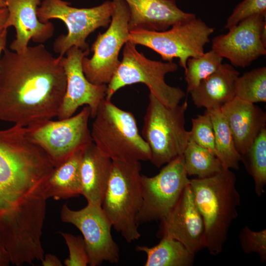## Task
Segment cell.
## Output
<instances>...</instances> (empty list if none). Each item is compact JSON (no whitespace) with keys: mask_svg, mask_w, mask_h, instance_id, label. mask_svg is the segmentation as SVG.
<instances>
[{"mask_svg":"<svg viewBox=\"0 0 266 266\" xmlns=\"http://www.w3.org/2000/svg\"><path fill=\"white\" fill-rule=\"evenodd\" d=\"M62 57L43 44L0 59V119L27 127L57 116L66 86Z\"/></svg>","mask_w":266,"mask_h":266,"instance_id":"cell-1","label":"cell"},{"mask_svg":"<svg viewBox=\"0 0 266 266\" xmlns=\"http://www.w3.org/2000/svg\"><path fill=\"white\" fill-rule=\"evenodd\" d=\"M54 166L26 127L0 131V224L28 213L43 198Z\"/></svg>","mask_w":266,"mask_h":266,"instance_id":"cell-2","label":"cell"},{"mask_svg":"<svg viewBox=\"0 0 266 266\" xmlns=\"http://www.w3.org/2000/svg\"><path fill=\"white\" fill-rule=\"evenodd\" d=\"M236 177L230 169L203 178L190 179L197 207L204 224V247L216 256L222 252L230 227L237 217L241 198Z\"/></svg>","mask_w":266,"mask_h":266,"instance_id":"cell-3","label":"cell"},{"mask_svg":"<svg viewBox=\"0 0 266 266\" xmlns=\"http://www.w3.org/2000/svg\"><path fill=\"white\" fill-rule=\"evenodd\" d=\"M91 134L100 152L112 161H149L150 148L140 134L131 112L104 99L94 117Z\"/></svg>","mask_w":266,"mask_h":266,"instance_id":"cell-4","label":"cell"},{"mask_svg":"<svg viewBox=\"0 0 266 266\" xmlns=\"http://www.w3.org/2000/svg\"><path fill=\"white\" fill-rule=\"evenodd\" d=\"M140 162L112 161L101 204L112 227L131 243L138 239L137 217L142 204Z\"/></svg>","mask_w":266,"mask_h":266,"instance_id":"cell-5","label":"cell"},{"mask_svg":"<svg viewBox=\"0 0 266 266\" xmlns=\"http://www.w3.org/2000/svg\"><path fill=\"white\" fill-rule=\"evenodd\" d=\"M187 107V100L168 107L149 93L141 136L150 149L149 161L157 167L183 155L190 138L185 127Z\"/></svg>","mask_w":266,"mask_h":266,"instance_id":"cell-6","label":"cell"},{"mask_svg":"<svg viewBox=\"0 0 266 266\" xmlns=\"http://www.w3.org/2000/svg\"><path fill=\"white\" fill-rule=\"evenodd\" d=\"M135 45L129 41L125 44L123 59L107 86L105 99L110 100L123 87L141 83L165 105L173 107L179 104L185 93L179 87L168 85L165 79L166 74L178 69V65L173 62L148 59L136 50Z\"/></svg>","mask_w":266,"mask_h":266,"instance_id":"cell-7","label":"cell"},{"mask_svg":"<svg viewBox=\"0 0 266 266\" xmlns=\"http://www.w3.org/2000/svg\"><path fill=\"white\" fill-rule=\"evenodd\" d=\"M113 9V2L109 0L93 7L76 8L63 0H43L37 14L41 22L58 19L66 24L67 34L59 36L53 43L54 51L63 57L73 46L83 51L89 50L87 37L98 28L109 25Z\"/></svg>","mask_w":266,"mask_h":266,"instance_id":"cell-8","label":"cell"},{"mask_svg":"<svg viewBox=\"0 0 266 266\" xmlns=\"http://www.w3.org/2000/svg\"><path fill=\"white\" fill-rule=\"evenodd\" d=\"M214 30L196 17L164 31L130 32L128 41L151 49L164 61L172 62L174 58H178L180 66L185 70L189 58L204 54V47L209 42Z\"/></svg>","mask_w":266,"mask_h":266,"instance_id":"cell-9","label":"cell"},{"mask_svg":"<svg viewBox=\"0 0 266 266\" xmlns=\"http://www.w3.org/2000/svg\"><path fill=\"white\" fill-rule=\"evenodd\" d=\"M90 117V109L85 106L69 118L27 127V134L45 152L55 167L93 142L88 127Z\"/></svg>","mask_w":266,"mask_h":266,"instance_id":"cell-10","label":"cell"},{"mask_svg":"<svg viewBox=\"0 0 266 266\" xmlns=\"http://www.w3.org/2000/svg\"><path fill=\"white\" fill-rule=\"evenodd\" d=\"M113 9L110 25L99 33L91 47L93 52L89 59L83 58V72L86 78L96 85L106 84L111 80L121 61L119 52L128 41L129 10L124 0H112Z\"/></svg>","mask_w":266,"mask_h":266,"instance_id":"cell-11","label":"cell"},{"mask_svg":"<svg viewBox=\"0 0 266 266\" xmlns=\"http://www.w3.org/2000/svg\"><path fill=\"white\" fill-rule=\"evenodd\" d=\"M166 164L155 176L141 175L142 204L137 217L138 225L165 218L190 183L183 155Z\"/></svg>","mask_w":266,"mask_h":266,"instance_id":"cell-12","label":"cell"},{"mask_svg":"<svg viewBox=\"0 0 266 266\" xmlns=\"http://www.w3.org/2000/svg\"><path fill=\"white\" fill-rule=\"evenodd\" d=\"M60 217L65 223L75 226L82 233L89 257V265L98 266L103 262L116 263L119 249L111 235L112 224L101 206L87 204L74 210L67 204L62 207Z\"/></svg>","mask_w":266,"mask_h":266,"instance_id":"cell-13","label":"cell"},{"mask_svg":"<svg viewBox=\"0 0 266 266\" xmlns=\"http://www.w3.org/2000/svg\"><path fill=\"white\" fill-rule=\"evenodd\" d=\"M212 39V50L232 66H249L266 54V15L251 16Z\"/></svg>","mask_w":266,"mask_h":266,"instance_id":"cell-14","label":"cell"},{"mask_svg":"<svg viewBox=\"0 0 266 266\" xmlns=\"http://www.w3.org/2000/svg\"><path fill=\"white\" fill-rule=\"evenodd\" d=\"M89 50L83 51L73 46L62 57V62L66 78V93L57 115L59 120L69 118L82 105L89 106L91 117L94 118L102 100L105 98L107 86L96 85L86 77L82 62L89 54Z\"/></svg>","mask_w":266,"mask_h":266,"instance_id":"cell-15","label":"cell"},{"mask_svg":"<svg viewBox=\"0 0 266 266\" xmlns=\"http://www.w3.org/2000/svg\"><path fill=\"white\" fill-rule=\"evenodd\" d=\"M204 231L203 219L189 184L171 211L161 220L158 235L179 241L195 255L204 248Z\"/></svg>","mask_w":266,"mask_h":266,"instance_id":"cell-16","label":"cell"},{"mask_svg":"<svg viewBox=\"0 0 266 266\" xmlns=\"http://www.w3.org/2000/svg\"><path fill=\"white\" fill-rule=\"evenodd\" d=\"M8 16L4 29L13 26L16 37L10 45V49L20 53L29 46L30 40L42 44L53 35L54 27L49 21H39L37 10L40 0H5Z\"/></svg>","mask_w":266,"mask_h":266,"instance_id":"cell-17","label":"cell"},{"mask_svg":"<svg viewBox=\"0 0 266 266\" xmlns=\"http://www.w3.org/2000/svg\"><path fill=\"white\" fill-rule=\"evenodd\" d=\"M129 10V32H161L196 17L180 9L176 0H124Z\"/></svg>","mask_w":266,"mask_h":266,"instance_id":"cell-18","label":"cell"},{"mask_svg":"<svg viewBox=\"0 0 266 266\" xmlns=\"http://www.w3.org/2000/svg\"><path fill=\"white\" fill-rule=\"evenodd\" d=\"M220 110L229 126L236 150L244 156L262 129L266 128V113L254 103L236 97L223 106Z\"/></svg>","mask_w":266,"mask_h":266,"instance_id":"cell-19","label":"cell"},{"mask_svg":"<svg viewBox=\"0 0 266 266\" xmlns=\"http://www.w3.org/2000/svg\"><path fill=\"white\" fill-rule=\"evenodd\" d=\"M112 164V161L102 155L93 142L84 149L80 166L81 195L88 204L101 206Z\"/></svg>","mask_w":266,"mask_h":266,"instance_id":"cell-20","label":"cell"},{"mask_svg":"<svg viewBox=\"0 0 266 266\" xmlns=\"http://www.w3.org/2000/svg\"><path fill=\"white\" fill-rule=\"evenodd\" d=\"M239 75L233 66L222 64L189 93L193 103L206 110L220 109L235 97V82Z\"/></svg>","mask_w":266,"mask_h":266,"instance_id":"cell-21","label":"cell"},{"mask_svg":"<svg viewBox=\"0 0 266 266\" xmlns=\"http://www.w3.org/2000/svg\"><path fill=\"white\" fill-rule=\"evenodd\" d=\"M84 149L77 151L54 167L45 185L47 200L66 199L81 195L80 166Z\"/></svg>","mask_w":266,"mask_h":266,"instance_id":"cell-22","label":"cell"},{"mask_svg":"<svg viewBox=\"0 0 266 266\" xmlns=\"http://www.w3.org/2000/svg\"><path fill=\"white\" fill-rule=\"evenodd\" d=\"M136 250L146 253L145 266H190L193 263L194 255L179 241L167 236L162 237L152 247L137 246Z\"/></svg>","mask_w":266,"mask_h":266,"instance_id":"cell-23","label":"cell"},{"mask_svg":"<svg viewBox=\"0 0 266 266\" xmlns=\"http://www.w3.org/2000/svg\"><path fill=\"white\" fill-rule=\"evenodd\" d=\"M212 122L216 156L225 169H238L243 156L236 149L227 122L219 109L207 110Z\"/></svg>","mask_w":266,"mask_h":266,"instance_id":"cell-24","label":"cell"},{"mask_svg":"<svg viewBox=\"0 0 266 266\" xmlns=\"http://www.w3.org/2000/svg\"><path fill=\"white\" fill-rule=\"evenodd\" d=\"M188 176L203 178L224 169L219 159L213 153L189 140L183 154Z\"/></svg>","mask_w":266,"mask_h":266,"instance_id":"cell-25","label":"cell"},{"mask_svg":"<svg viewBox=\"0 0 266 266\" xmlns=\"http://www.w3.org/2000/svg\"><path fill=\"white\" fill-rule=\"evenodd\" d=\"M235 97L255 103L266 101V67L255 68L236 79Z\"/></svg>","mask_w":266,"mask_h":266,"instance_id":"cell-26","label":"cell"},{"mask_svg":"<svg viewBox=\"0 0 266 266\" xmlns=\"http://www.w3.org/2000/svg\"><path fill=\"white\" fill-rule=\"evenodd\" d=\"M222 58L213 50L198 57L189 58L186 63L185 79L187 84V92L190 93L200 82L215 72L222 64Z\"/></svg>","mask_w":266,"mask_h":266,"instance_id":"cell-27","label":"cell"},{"mask_svg":"<svg viewBox=\"0 0 266 266\" xmlns=\"http://www.w3.org/2000/svg\"><path fill=\"white\" fill-rule=\"evenodd\" d=\"M245 155L248 156L245 165L254 180L255 193L261 197L265 193L266 184V128L261 131Z\"/></svg>","mask_w":266,"mask_h":266,"instance_id":"cell-28","label":"cell"},{"mask_svg":"<svg viewBox=\"0 0 266 266\" xmlns=\"http://www.w3.org/2000/svg\"><path fill=\"white\" fill-rule=\"evenodd\" d=\"M192 123L189 140L216 155L213 127L208 111L206 110L203 114L198 115L196 118H192Z\"/></svg>","mask_w":266,"mask_h":266,"instance_id":"cell-29","label":"cell"},{"mask_svg":"<svg viewBox=\"0 0 266 266\" xmlns=\"http://www.w3.org/2000/svg\"><path fill=\"white\" fill-rule=\"evenodd\" d=\"M239 239L244 253H256L261 262L266 261V229L256 232L245 226L239 233Z\"/></svg>","mask_w":266,"mask_h":266,"instance_id":"cell-30","label":"cell"},{"mask_svg":"<svg viewBox=\"0 0 266 266\" xmlns=\"http://www.w3.org/2000/svg\"><path fill=\"white\" fill-rule=\"evenodd\" d=\"M69 250V257L64 261L66 266H86L89 257L85 241L82 236L60 232Z\"/></svg>","mask_w":266,"mask_h":266,"instance_id":"cell-31","label":"cell"},{"mask_svg":"<svg viewBox=\"0 0 266 266\" xmlns=\"http://www.w3.org/2000/svg\"><path fill=\"white\" fill-rule=\"evenodd\" d=\"M266 15V0H243L237 4L228 18L225 29H230L254 15Z\"/></svg>","mask_w":266,"mask_h":266,"instance_id":"cell-32","label":"cell"},{"mask_svg":"<svg viewBox=\"0 0 266 266\" xmlns=\"http://www.w3.org/2000/svg\"><path fill=\"white\" fill-rule=\"evenodd\" d=\"M43 266H62L61 260L55 255L47 254L44 256L41 261Z\"/></svg>","mask_w":266,"mask_h":266,"instance_id":"cell-33","label":"cell"},{"mask_svg":"<svg viewBox=\"0 0 266 266\" xmlns=\"http://www.w3.org/2000/svg\"><path fill=\"white\" fill-rule=\"evenodd\" d=\"M10 263L11 260L8 252L0 245V266H8Z\"/></svg>","mask_w":266,"mask_h":266,"instance_id":"cell-34","label":"cell"},{"mask_svg":"<svg viewBox=\"0 0 266 266\" xmlns=\"http://www.w3.org/2000/svg\"><path fill=\"white\" fill-rule=\"evenodd\" d=\"M7 35V29H4L0 33V59L2 52L5 48Z\"/></svg>","mask_w":266,"mask_h":266,"instance_id":"cell-35","label":"cell"},{"mask_svg":"<svg viewBox=\"0 0 266 266\" xmlns=\"http://www.w3.org/2000/svg\"><path fill=\"white\" fill-rule=\"evenodd\" d=\"M8 16L7 8L0 9V33L4 29V25Z\"/></svg>","mask_w":266,"mask_h":266,"instance_id":"cell-36","label":"cell"},{"mask_svg":"<svg viewBox=\"0 0 266 266\" xmlns=\"http://www.w3.org/2000/svg\"><path fill=\"white\" fill-rule=\"evenodd\" d=\"M6 8L5 0H0V9Z\"/></svg>","mask_w":266,"mask_h":266,"instance_id":"cell-37","label":"cell"}]
</instances>
